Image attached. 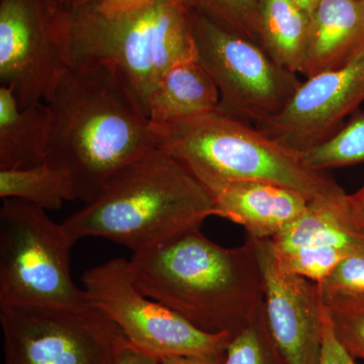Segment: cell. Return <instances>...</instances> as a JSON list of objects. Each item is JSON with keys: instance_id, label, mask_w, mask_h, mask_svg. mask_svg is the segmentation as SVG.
Here are the masks:
<instances>
[{"instance_id": "cell-1", "label": "cell", "mask_w": 364, "mask_h": 364, "mask_svg": "<svg viewBox=\"0 0 364 364\" xmlns=\"http://www.w3.org/2000/svg\"><path fill=\"white\" fill-rule=\"evenodd\" d=\"M45 102L51 116L45 162L71 176L85 205L117 172L157 148L149 117L111 65H69Z\"/></svg>"}, {"instance_id": "cell-2", "label": "cell", "mask_w": 364, "mask_h": 364, "mask_svg": "<svg viewBox=\"0 0 364 364\" xmlns=\"http://www.w3.org/2000/svg\"><path fill=\"white\" fill-rule=\"evenodd\" d=\"M141 293L213 334L236 335L264 306L265 284L252 238L227 248L200 230L135 253L129 260Z\"/></svg>"}, {"instance_id": "cell-3", "label": "cell", "mask_w": 364, "mask_h": 364, "mask_svg": "<svg viewBox=\"0 0 364 364\" xmlns=\"http://www.w3.org/2000/svg\"><path fill=\"white\" fill-rule=\"evenodd\" d=\"M212 196L173 157L154 148L124 166L97 198L62 223L74 241L97 237L133 254L200 230Z\"/></svg>"}, {"instance_id": "cell-4", "label": "cell", "mask_w": 364, "mask_h": 364, "mask_svg": "<svg viewBox=\"0 0 364 364\" xmlns=\"http://www.w3.org/2000/svg\"><path fill=\"white\" fill-rule=\"evenodd\" d=\"M65 32L69 65L114 67L145 114L163 75L177 64L198 58L193 9L188 0H159L116 14L75 0L66 7Z\"/></svg>"}, {"instance_id": "cell-5", "label": "cell", "mask_w": 364, "mask_h": 364, "mask_svg": "<svg viewBox=\"0 0 364 364\" xmlns=\"http://www.w3.org/2000/svg\"><path fill=\"white\" fill-rule=\"evenodd\" d=\"M152 126L157 148L183 165L205 188L221 181H263L293 189L310 203L345 193L329 172L310 168L299 153L219 109Z\"/></svg>"}, {"instance_id": "cell-6", "label": "cell", "mask_w": 364, "mask_h": 364, "mask_svg": "<svg viewBox=\"0 0 364 364\" xmlns=\"http://www.w3.org/2000/svg\"><path fill=\"white\" fill-rule=\"evenodd\" d=\"M0 208V308L90 306L71 273L75 241L46 210L14 198Z\"/></svg>"}, {"instance_id": "cell-7", "label": "cell", "mask_w": 364, "mask_h": 364, "mask_svg": "<svg viewBox=\"0 0 364 364\" xmlns=\"http://www.w3.org/2000/svg\"><path fill=\"white\" fill-rule=\"evenodd\" d=\"M81 282L90 305L112 321L132 345L158 358H220L233 337L203 331L141 293L124 258L86 270Z\"/></svg>"}, {"instance_id": "cell-8", "label": "cell", "mask_w": 364, "mask_h": 364, "mask_svg": "<svg viewBox=\"0 0 364 364\" xmlns=\"http://www.w3.org/2000/svg\"><path fill=\"white\" fill-rule=\"evenodd\" d=\"M198 59L220 92L218 109L263 123L279 114L301 85L255 41L227 30L193 9Z\"/></svg>"}, {"instance_id": "cell-9", "label": "cell", "mask_w": 364, "mask_h": 364, "mask_svg": "<svg viewBox=\"0 0 364 364\" xmlns=\"http://www.w3.org/2000/svg\"><path fill=\"white\" fill-rule=\"evenodd\" d=\"M4 364H116L127 339L107 316L82 309L0 308Z\"/></svg>"}, {"instance_id": "cell-10", "label": "cell", "mask_w": 364, "mask_h": 364, "mask_svg": "<svg viewBox=\"0 0 364 364\" xmlns=\"http://www.w3.org/2000/svg\"><path fill=\"white\" fill-rule=\"evenodd\" d=\"M61 0H0V82L21 107L45 102L68 68Z\"/></svg>"}, {"instance_id": "cell-11", "label": "cell", "mask_w": 364, "mask_h": 364, "mask_svg": "<svg viewBox=\"0 0 364 364\" xmlns=\"http://www.w3.org/2000/svg\"><path fill=\"white\" fill-rule=\"evenodd\" d=\"M363 102L364 48L344 65L306 78L279 114L256 128L303 153L334 135Z\"/></svg>"}, {"instance_id": "cell-12", "label": "cell", "mask_w": 364, "mask_h": 364, "mask_svg": "<svg viewBox=\"0 0 364 364\" xmlns=\"http://www.w3.org/2000/svg\"><path fill=\"white\" fill-rule=\"evenodd\" d=\"M251 238L264 277V311L273 339L289 364H318L324 310L318 282L280 267L270 239Z\"/></svg>"}, {"instance_id": "cell-13", "label": "cell", "mask_w": 364, "mask_h": 364, "mask_svg": "<svg viewBox=\"0 0 364 364\" xmlns=\"http://www.w3.org/2000/svg\"><path fill=\"white\" fill-rule=\"evenodd\" d=\"M205 189L214 202L215 215L241 225L257 239L274 238L310 203L293 189L263 181H221Z\"/></svg>"}, {"instance_id": "cell-14", "label": "cell", "mask_w": 364, "mask_h": 364, "mask_svg": "<svg viewBox=\"0 0 364 364\" xmlns=\"http://www.w3.org/2000/svg\"><path fill=\"white\" fill-rule=\"evenodd\" d=\"M364 48V4L358 0H320L311 16L301 74L306 78L337 68Z\"/></svg>"}, {"instance_id": "cell-15", "label": "cell", "mask_w": 364, "mask_h": 364, "mask_svg": "<svg viewBox=\"0 0 364 364\" xmlns=\"http://www.w3.org/2000/svg\"><path fill=\"white\" fill-rule=\"evenodd\" d=\"M273 247L326 245L350 254L364 253V230L356 223L350 195L309 203L308 208L274 238Z\"/></svg>"}, {"instance_id": "cell-16", "label": "cell", "mask_w": 364, "mask_h": 364, "mask_svg": "<svg viewBox=\"0 0 364 364\" xmlns=\"http://www.w3.org/2000/svg\"><path fill=\"white\" fill-rule=\"evenodd\" d=\"M220 92L198 58L172 67L148 100L146 114L153 124L176 123L217 111Z\"/></svg>"}, {"instance_id": "cell-17", "label": "cell", "mask_w": 364, "mask_h": 364, "mask_svg": "<svg viewBox=\"0 0 364 364\" xmlns=\"http://www.w3.org/2000/svg\"><path fill=\"white\" fill-rule=\"evenodd\" d=\"M51 116L46 102L21 107L14 90L0 86V169L45 162Z\"/></svg>"}, {"instance_id": "cell-18", "label": "cell", "mask_w": 364, "mask_h": 364, "mask_svg": "<svg viewBox=\"0 0 364 364\" xmlns=\"http://www.w3.org/2000/svg\"><path fill=\"white\" fill-rule=\"evenodd\" d=\"M311 18L294 0H261L257 43L280 66L301 74Z\"/></svg>"}, {"instance_id": "cell-19", "label": "cell", "mask_w": 364, "mask_h": 364, "mask_svg": "<svg viewBox=\"0 0 364 364\" xmlns=\"http://www.w3.org/2000/svg\"><path fill=\"white\" fill-rule=\"evenodd\" d=\"M0 198L23 200L44 210H56L76 200L71 176L47 162L20 169H0Z\"/></svg>"}, {"instance_id": "cell-20", "label": "cell", "mask_w": 364, "mask_h": 364, "mask_svg": "<svg viewBox=\"0 0 364 364\" xmlns=\"http://www.w3.org/2000/svg\"><path fill=\"white\" fill-rule=\"evenodd\" d=\"M299 154L306 166L323 171L364 162V111L354 112L334 135Z\"/></svg>"}, {"instance_id": "cell-21", "label": "cell", "mask_w": 364, "mask_h": 364, "mask_svg": "<svg viewBox=\"0 0 364 364\" xmlns=\"http://www.w3.org/2000/svg\"><path fill=\"white\" fill-rule=\"evenodd\" d=\"M223 364H289L268 328L264 306L248 326L232 337Z\"/></svg>"}, {"instance_id": "cell-22", "label": "cell", "mask_w": 364, "mask_h": 364, "mask_svg": "<svg viewBox=\"0 0 364 364\" xmlns=\"http://www.w3.org/2000/svg\"><path fill=\"white\" fill-rule=\"evenodd\" d=\"M335 334L354 359L364 360V294L323 299Z\"/></svg>"}, {"instance_id": "cell-23", "label": "cell", "mask_w": 364, "mask_h": 364, "mask_svg": "<svg viewBox=\"0 0 364 364\" xmlns=\"http://www.w3.org/2000/svg\"><path fill=\"white\" fill-rule=\"evenodd\" d=\"M272 246L277 262L284 270L318 284L333 272L340 261L352 255L332 246L310 245L291 249H277L272 243Z\"/></svg>"}, {"instance_id": "cell-24", "label": "cell", "mask_w": 364, "mask_h": 364, "mask_svg": "<svg viewBox=\"0 0 364 364\" xmlns=\"http://www.w3.org/2000/svg\"><path fill=\"white\" fill-rule=\"evenodd\" d=\"M195 11L227 30L257 42L261 0H188Z\"/></svg>"}, {"instance_id": "cell-25", "label": "cell", "mask_w": 364, "mask_h": 364, "mask_svg": "<svg viewBox=\"0 0 364 364\" xmlns=\"http://www.w3.org/2000/svg\"><path fill=\"white\" fill-rule=\"evenodd\" d=\"M318 284L322 299L364 294V253L352 254L343 258Z\"/></svg>"}, {"instance_id": "cell-26", "label": "cell", "mask_w": 364, "mask_h": 364, "mask_svg": "<svg viewBox=\"0 0 364 364\" xmlns=\"http://www.w3.org/2000/svg\"><path fill=\"white\" fill-rule=\"evenodd\" d=\"M318 364H355V359L352 358L337 338L325 305L323 310L322 346Z\"/></svg>"}, {"instance_id": "cell-27", "label": "cell", "mask_w": 364, "mask_h": 364, "mask_svg": "<svg viewBox=\"0 0 364 364\" xmlns=\"http://www.w3.org/2000/svg\"><path fill=\"white\" fill-rule=\"evenodd\" d=\"M80 1L90 2L102 13L116 14L142 9V7L150 6L159 0H80Z\"/></svg>"}, {"instance_id": "cell-28", "label": "cell", "mask_w": 364, "mask_h": 364, "mask_svg": "<svg viewBox=\"0 0 364 364\" xmlns=\"http://www.w3.org/2000/svg\"><path fill=\"white\" fill-rule=\"evenodd\" d=\"M116 364H162L161 359L156 356L146 353L136 347L132 345L127 340L123 345L119 355H117Z\"/></svg>"}, {"instance_id": "cell-29", "label": "cell", "mask_w": 364, "mask_h": 364, "mask_svg": "<svg viewBox=\"0 0 364 364\" xmlns=\"http://www.w3.org/2000/svg\"><path fill=\"white\" fill-rule=\"evenodd\" d=\"M224 355L215 358H161L162 364H223Z\"/></svg>"}, {"instance_id": "cell-30", "label": "cell", "mask_w": 364, "mask_h": 364, "mask_svg": "<svg viewBox=\"0 0 364 364\" xmlns=\"http://www.w3.org/2000/svg\"><path fill=\"white\" fill-rule=\"evenodd\" d=\"M350 198L356 222L364 230V184L355 193L350 195Z\"/></svg>"}, {"instance_id": "cell-31", "label": "cell", "mask_w": 364, "mask_h": 364, "mask_svg": "<svg viewBox=\"0 0 364 364\" xmlns=\"http://www.w3.org/2000/svg\"><path fill=\"white\" fill-rule=\"evenodd\" d=\"M294 1H296V4L301 6V9H303L304 11H306L311 18L313 11H315L316 6H318L320 0H294Z\"/></svg>"}, {"instance_id": "cell-32", "label": "cell", "mask_w": 364, "mask_h": 364, "mask_svg": "<svg viewBox=\"0 0 364 364\" xmlns=\"http://www.w3.org/2000/svg\"><path fill=\"white\" fill-rule=\"evenodd\" d=\"M72 1H73V0H61L62 4L65 7L68 6Z\"/></svg>"}, {"instance_id": "cell-33", "label": "cell", "mask_w": 364, "mask_h": 364, "mask_svg": "<svg viewBox=\"0 0 364 364\" xmlns=\"http://www.w3.org/2000/svg\"><path fill=\"white\" fill-rule=\"evenodd\" d=\"M358 1L363 2V4H364V0H358Z\"/></svg>"}]
</instances>
